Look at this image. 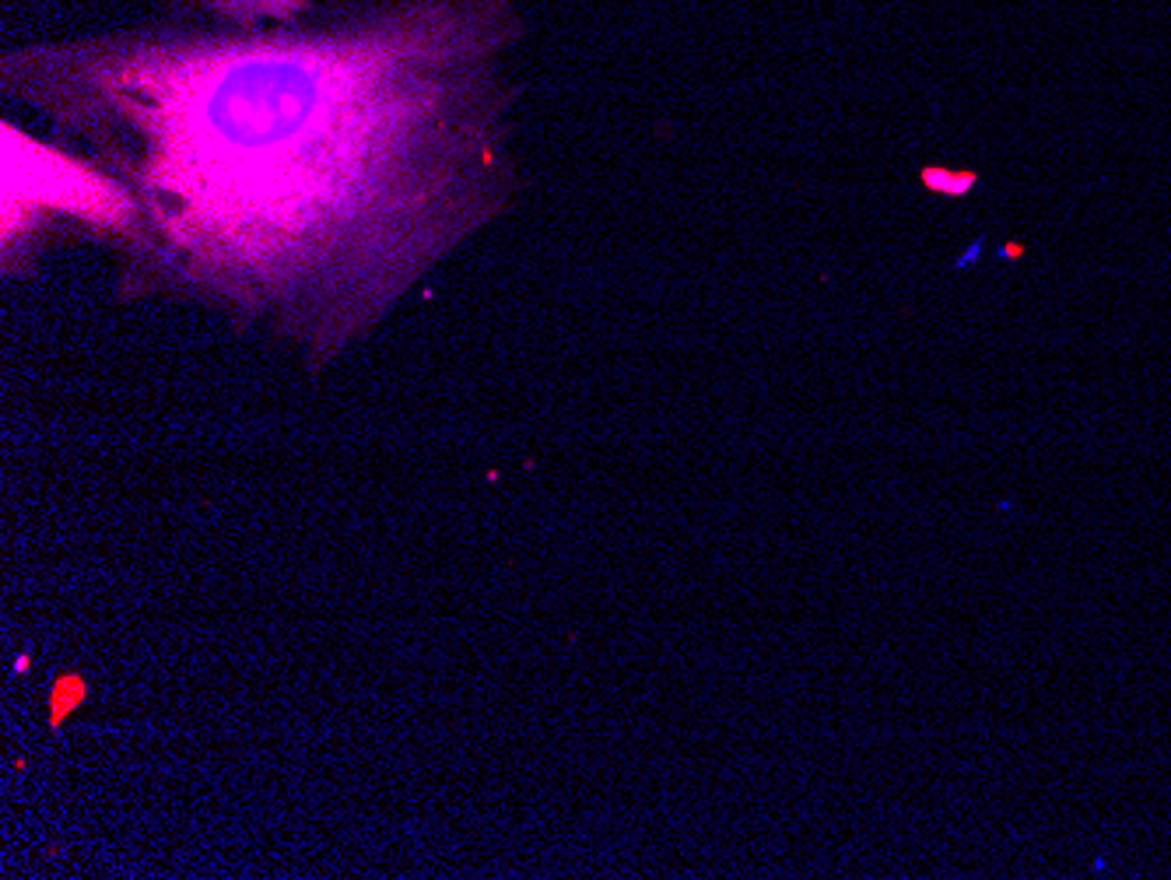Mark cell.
<instances>
[{
	"mask_svg": "<svg viewBox=\"0 0 1171 880\" xmlns=\"http://www.w3.org/2000/svg\"><path fill=\"white\" fill-rule=\"evenodd\" d=\"M516 0L159 18L0 56L8 99L138 204L123 302H176L319 372L512 200Z\"/></svg>",
	"mask_w": 1171,
	"mask_h": 880,
	"instance_id": "6da1fadb",
	"label": "cell"
},
{
	"mask_svg": "<svg viewBox=\"0 0 1171 880\" xmlns=\"http://www.w3.org/2000/svg\"><path fill=\"white\" fill-rule=\"evenodd\" d=\"M138 228L130 189L67 144H46L4 123V274H25L56 232L120 253Z\"/></svg>",
	"mask_w": 1171,
	"mask_h": 880,
	"instance_id": "7a4b0ae2",
	"label": "cell"
},
{
	"mask_svg": "<svg viewBox=\"0 0 1171 880\" xmlns=\"http://www.w3.org/2000/svg\"><path fill=\"white\" fill-rule=\"evenodd\" d=\"M172 14L180 18H204V22H225V25H260V22H284L313 11L323 0H169Z\"/></svg>",
	"mask_w": 1171,
	"mask_h": 880,
	"instance_id": "3957f363",
	"label": "cell"
},
{
	"mask_svg": "<svg viewBox=\"0 0 1171 880\" xmlns=\"http://www.w3.org/2000/svg\"><path fill=\"white\" fill-rule=\"evenodd\" d=\"M919 183H923L930 194L962 200L978 186V172L975 169H944V165H926L919 172Z\"/></svg>",
	"mask_w": 1171,
	"mask_h": 880,
	"instance_id": "277c9868",
	"label": "cell"
}]
</instances>
